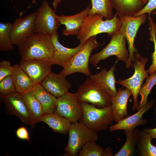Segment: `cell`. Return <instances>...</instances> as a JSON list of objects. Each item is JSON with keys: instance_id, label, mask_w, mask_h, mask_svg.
<instances>
[{"instance_id": "12", "label": "cell", "mask_w": 156, "mask_h": 156, "mask_svg": "<svg viewBox=\"0 0 156 156\" xmlns=\"http://www.w3.org/2000/svg\"><path fill=\"white\" fill-rule=\"evenodd\" d=\"M54 112L66 118L71 123L80 120L83 115V109L76 93L68 92L57 98Z\"/></svg>"}, {"instance_id": "27", "label": "cell", "mask_w": 156, "mask_h": 156, "mask_svg": "<svg viewBox=\"0 0 156 156\" xmlns=\"http://www.w3.org/2000/svg\"><path fill=\"white\" fill-rule=\"evenodd\" d=\"M152 138L148 133L140 131L137 143V151L141 156H156V146L151 142Z\"/></svg>"}, {"instance_id": "33", "label": "cell", "mask_w": 156, "mask_h": 156, "mask_svg": "<svg viewBox=\"0 0 156 156\" xmlns=\"http://www.w3.org/2000/svg\"><path fill=\"white\" fill-rule=\"evenodd\" d=\"M16 92L12 75L4 77L0 81V95H7Z\"/></svg>"}, {"instance_id": "14", "label": "cell", "mask_w": 156, "mask_h": 156, "mask_svg": "<svg viewBox=\"0 0 156 156\" xmlns=\"http://www.w3.org/2000/svg\"><path fill=\"white\" fill-rule=\"evenodd\" d=\"M19 64L35 85L40 84L45 79L52 65L51 61L37 59L21 61Z\"/></svg>"}, {"instance_id": "40", "label": "cell", "mask_w": 156, "mask_h": 156, "mask_svg": "<svg viewBox=\"0 0 156 156\" xmlns=\"http://www.w3.org/2000/svg\"><path fill=\"white\" fill-rule=\"evenodd\" d=\"M148 0H141V2L142 4L144 5L147 2Z\"/></svg>"}, {"instance_id": "34", "label": "cell", "mask_w": 156, "mask_h": 156, "mask_svg": "<svg viewBox=\"0 0 156 156\" xmlns=\"http://www.w3.org/2000/svg\"><path fill=\"white\" fill-rule=\"evenodd\" d=\"M14 69L11 62L8 60H3L0 62V81L6 76L12 75Z\"/></svg>"}, {"instance_id": "42", "label": "cell", "mask_w": 156, "mask_h": 156, "mask_svg": "<svg viewBox=\"0 0 156 156\" xmlns=\"http://www.w3.org/2000/svg\"><path fill=\"white\" fill-rule=\"evenodd\" d=\"M154 112H155V114L156 115V107H155V108L154 109Z\"/></svg>"}, {"instance_id": "29", "label": "cell", "mask_w": 156, "mask_h": 156, "mask_svg": "<svg viewBox=\"0 0 156 156\" xmlns=\"http://www.w3.org/2000/svg\"><path fill=\"white\" fill-rule=\"evenodd\" d=\"M12 23H0V51H8L14 49L10 38Z\"/></svg>"}, {"instance_id": "22", "label": "cell", "mask_w": 156, "mask_h": 156, "mask_svg": "<svg viewBox=\"0 0 156 156\" xmlns=\"http://www.w3.org/2000/svg\"><path fill=\"white\" fill-rule=\"evenodd\" d=\"M46 123L55 132L66 135L71 123L66 118L55 112L45 114L41 121Z\"/></svg>"}, {"instance_id": "37", "label": "cell", "mask_w": 156, "mask_h": 156, "mask_svg": "<svg viewBox=\"0 0 156 156\" xmlns=\"http://www.w3.org/2000/svg\"><path fill=\"white\" fill-rule=\"evenodd\" d=\"M143 130L149 133L153 139H156V127L154 129H144Z\"/></svg>"}, {"instance_id": "30", "label": "cell", "mask_w": 156, "mask_h": 156, "mask_svg": "<svg viewBox=\"0 0 156 156\" xmlns=\"http://www.w3.org/2000/svg\"><path fill=\"white\" fill-rule=\"evenodd\" d=\"M156 84V71L150 74L146 78L145 83L142 86L139 94L141 99L137 110L144 106L147 103V98L152 89Z\"/></svg>"}, {"instance_id": "8", "label": "cell", "mask_w": 156, "mask_h": 156, "mask_svg": "<svg viewBox=\"0 0 156 156\" xmlns=\"http://www.w3.org/2000/svg\"><path fill=\"white\" fill-rule=\"evenodd\" d=\"M111 39L107 45L101 51L90 56L89 63L96 67L99 62L109 57L115 55L117 57L116 62L120 60L125 64L128 60L129 53L126 47L127 40L118 32L111 36Z\"/></svg>"}, {"instance_id": "6", "label": "cell", "mask_w": 156, "mask_h": 156, "mask_svg": "<svg viewBox=\"0 0 156 156\" xmlns=\"http://www.w3.org/2000/svg\"><path fill=\"white\" fill-rule=\"evenodd\" d=\"M75 93L79 103H88L100 108L112 104L111 96L90 77L79 86Z\"/></svg>"}, {"instance_id": "10", "label": "cell", "mask_w": 156, "mask_h": 156, "mask_svg": "<svg viewBox=\"0 0 156 156\" xmlns=\"http://www.w3.org/2000/svg\"><path fill=\"white\" fill-rule=\"evenodd\" d=\"M55 12L47 1H42L36 12L35 33H42L51 36L57 32L60 24Z\"/></svg>"}, {"instance_id": "4", "label": "cell", "mask_w": 156, "mask_h": 156, "mask_svg": "<svg viewBox=\"0 0 156 156\" xmlns=\"http://www.w3.org/2000/svg\"><path fill=\"white\" fill-rule=\"evenodd\" d=\"M100 45L93 36L88 39L72 57L59 73L66 77L75 73H83L87 76L91 74L89 68L92 51Z\"/></svg>"}, {"instance_id": "1", "label": "cell", "mask_w": 156, "mask_h": 156, "mask_svg": "<svg viewBox=\"0 0 156 156\" xmlns=\"http://www.w3.org/2000/svg\"><path fill=\"white\" fill-rule=\"evenodd\" d=\"M18 52L21 61L33 59L51 61L54 47L51 36L44 33H34L19 46Z\"/></svg>"}, {"instance_id": "24", "label": "cell", "mask_w": 156, "mask_h": 156, "mask_svg": "<svg viewBox=\"0 0 156 156\" xmlns=\"http://www.w3.org/2000/svg\"><path fill=\"white\" fill-rule=\"evenodd\" d=\"M13 67L12 75L16 92L22 94L31 91L35 84L20 64H16L13 66Z\"/></svg>"}, {"instance_id": "9", "label": "cell", "mask_w": 156, "mask_h": 156, "mask_svg": "<svg viewBox=\"0 0 156 156\" xmlns=\"http://www.w3.org/2000/svg\"><path fill=\"white\" fill-rule=\"evenodd\" d=\"M117 15L121 23V26L118 33L125 37L128 44L129 57L125 64L126 67L128 68L131 66L134 62V54L137 51L134 46L135 38L140 26L145 22L147 14L136 16L120 14Z\"/></svg>"}, {"instance_id": "20", "label": "cell", "mask_w": 156, "mask_h": 156, "mask_svg": "<svg viewBox=\"0 0 156 156\" xmlns=\"http://www.w3.org/2000/svg\"><path fill=\"white\" fill-rule=\"evenodd\" d=\"M132 94L127 88H119L117 94L112 98V107L114 120L117 123L127 116V105Z\"/></svg>"}, {"instance_id": "26", "label": "cell", "mask_w": 156, "mask_h": 156, "mask_svg": "<svg viewBox=\"0 0 156 156\" xmlns=\"http://www.w3.org/2000/svg\"><path fill=\"white\" fill-rule=\"evenodd\" d=\"M22 95L35 123L40 122L45 114L41 104L36 97L31 91Z\"/></svg>"}, {"instance_id": "18", "label": "cell", "mask_w": 156, "mask_h": 156, "mask_svg": "<svg viewBox=\"0 0 156 156\" xmlns=\"http://www.w3.org/2000/svg\"><path fill=\"white\" fill-rule=\"evenodd\" d=\"M59 36L57 32L51 36L54 47L53 55L51 62L52 65H58L63 67L79 49L83 44L80 43L77 46L74 48H67L63 46L59 41Z\"/></svg>"}, {"instance_id": "28", "label": "cell", "mask_w": 156, "mask_h": 156, "mask_svg": "<svg viewBox=\"0 0 156 156\" xmlns=\"http://www.w3.org/2000/svg\"><path fill=\"white\" fill-rule=\"evenodd\" d=\"M91 8L89 14H99L105 19L112 18L114 15L111 0H91Z\"/></svg>"}, {"instance_id": "17", "label": "cell", "mask_w": 156, "mask_h": 156, "mask_svg": "<svg viewBox=\"0 0 156 156\" xmlns=\"http://www.w3.org/2000/svg\"><path fill=\"white\" fill-rule=\"evenodd\" d=\"M90 6V4L85 9L74 15L57 16L60 24L65 26V28L62 30L64 35H78L84 20L89 14Z\"/></svg>"}, {"instance_id": "16", "label": "cell", "mask_w": 156, "mask_h": 156, "mask_svg": "<svg viewBox=\"0 0 156 156\" xmlns=\"http://www.w3.org/2000/svg\"><path fill=\"white\" fill-rule=\"evenodd\" d=\"M61 74L51 71L40 83L48 92L58 98L68 92L72 85Z\"/></svg>"}, {"instance_id": "25", "label": "cell", "mask_w": 156, "mask_h": 156, "mask_svg": "<svg viewBox=\"0 0 156 156\" xmlns=\"http://www.w3.org/2000/svg\"><path fill=\"white\" fill-rule=\"evenodd\" d=\"M140 130L135 128L130 131H125L126 141L119 151L114 156H134L137 153L136 146L138 140Z\"/></svg>"}, {"instance_id": "41", "label": "cell", "mask_w": 156, "mask_h": 156, "mask_svg": "<svg viewBox=\"0 0 156 156\" xmlns=\"http://www.w3.org/2000/svg\"><path fill=\"white\" fill-rule=\"evenodd\" d=\"M152 13L153 14L156 15V10L153 11Z\"/></svg>"}, {"instance_id": "19", "label": "cell", "mask_w": 156, "mask_h": 156, "mask_svg": "<svg viewBox=\"0 0 156 156\" xmlns=\"http://www.w3.org/2000/svg\"><path fill=\"white\" fill-rule=\"evenodd\" d=\"M116 63L108 70L104 68L99 72L90 76L100 87L107 92L112 98L116 96L118 92L115 86L116 81L114 75Z\"/></svg>"}, {"instance_id": "35", "label": "cell", "mask_w": 156, "mask_h": 156, "mask_svg": "<svg viewBox=\"0 0 156 156\" xmlns=\"http://www.w3.org/2000/svg\"><path fill=\"white\" fill-rule=\"evenodd\" d=\"M147 3L143 8L134 16H138L144 14H148V16L155 10H156V0H148Z\"/></svg>"}, {"instance_id": "15", "label": "cell", "mask_w": 156, "mask_h": 156, "mask_svg": "<svg viewBox=\"0 0 156 156\" xmlns=\"http://www.w3.org/2000/svg\"><path fill=\"white\" fill-rule=\"evenodd\" d=\"M155 100L153 99L147 102L135 114L125 117L115 124L110 126L109 131L112 132L119 130L130 131L138 126L145 125L147 122V120L143 119L142 116L146 112L153 106Z\"/></svg>"}, {"instance_id": "39", "label": "cell", "mask_w": 156, "mask_h": 156, "mask_svg": "<svg viewBox=\"0 0 156 156\" xmlns=\"http://www.w3.org/2000/svg\"><path fill=\"white\" fill-rule=\"evenodd\" d=\"M62 0H53V10L55 11H56L57 8L58 4Z\"/></svg>"}, {"instance_id": "11", "label": "cell", "mask_w": 156, "mask_h": 156, "mask_svg": "<svg viewBox=\"0 0 156 156\" xmlns=\"http://www.w3.org/2000/svg\"><path fill=\"white\" fill-rule=\"evenodd\" d=\"M0 99L9 114L16 116L23 122L34 128L35 124L21 94L16 92L0 95Z\"/></svg>"}, {"instance_id": "32", "label": "cell", "mask_w": 156, "mask_h": 156, "mask_svg": "<svg viewBox=\"0 0 156 156\" xmlns=\"http://www.w3.org/2000/svg\"><path fill=\"white\" fill-rule=\"evenodd\" d=\"M149 22L150 40L154 44V51L152 54V63L146 71L151 74L156 71V24L151 17L148 18Z\"/></svg>"}, {"instance_id": "13", "label": "cell", "mask_w": 156, "mask_h": 156, "mask_svg": "<svg viewBox=\"0 0 156 156\" xmlns=\"http://www.w3.org/2000/svg\"><path fill=\"white\" fill-rule=\"evenodd\" d=\"M36 12L24 17L20 16L12 23L10 38L14 45L19 46L28 37L35 33Z\"/></svg>"}, {"instance_id": "2", "label": "cell", "mask_w": 156, "mask_h": 156, "mask_svg": "<svg viewBox=\"0 0 156 156\" xmlns=\"http://www.w3.org/2000/svg\"><path fill=\"white\" fill-rule=\"evenodd\" d=\"M104 17L99 14H89L84 20L77 38L80 43L84 44L88 39L102 33H107L109 36L118 32L121 23L116 13L113 18L104 21Z\"/></svg>"}, {"instance_id": "21", "label": "cell", "mask_w": 156, "mask_h": 156, "mask_svg": "<svg viewBox=\"0 0 156 156\" xmlns=\"http://www.w3.org/2000/svg\"><path fill=\"white\" fill-rule=\"evenodd\" d=\"M31 91L40 103L45 114L54 112L57 98L48 92L40 84L35 85Z\"/></svg>"}, {"instance_id": "3", "label": "cell", "mask_w": 156, "mask_h": 156, "mask_svg": "<svg viewBox=\"0 0 156 156\" xmlns=\"http://www.w3.org/2000/svg\"><path fill=\"white\" fill-rule=\"evenodd\" d=\"M80 103L83 109L80 122L92 130L105 131L114 120L111 105L100 108L88 103Z\"/></svg>"}, {"instance_id": "23", "label": "cell", "mask_w": 156, "mask_h": 156, "mask_svg": "<svg viewBox=\"0 0 156 156\" xmlns=\"http://www.w3.org/2000/svg\"><path fill=\"white\" fill-rule=\"evenodd\" d=\"M117 14L134 16L144 7L141 0H111Z\"/></svg>"}, {"instance_id": "36", "label": "cell", "mask_w": 156, "mask_h": 156, "mask_svg": "<svg viewBox=\"0 0 156 156\" xmlns=\"http://www.w3.org/2000/svg\"><path fill=\"white\" fill-rule=\"evenodd\" d=\"M16 133L19 139L27 140L31 143L29 132L25 127L22 126L19 127L16 131Z\"/></svg>"}, {"instance_id": "7", "label": "cell", "mask_w": 156, "mask_h": 156, "mask_svg": "<svg viewBox=\"0 0 156 156\" xmlns=\"http://www.w3.org/2000/svg\"><path fill=\"white\" fill-rule=\"evenodd\" d=\"M134 62L131 66L134 67V73L130 77L122 80L119 79L116 83L128 89L131 92L133 100L132 109H138L139 104L137 98L144 80L148 76L145 70V65L148 61L147 58L142 57L137 51L134 54Z\"/></svg>"}, {"instance_id": "31", "label": "cell", "mask_w": 156, "mask_h": 156, "mask_svg": "<svg viewBox=\"0 0 156 156\" xmlns=\"http://www.w3.org/2000/svg\"><path fill=\"white\" fill-rule=\"evenodd\" d=\"M96 142L90 141L85 144L79 151L77 156H105V151Z\"/></svg>"}, {"instance_id": "38", "label": "cell", "mask_w": 156, "mask_h": 156, "mask_svg": "<svg viewBox=\"0 0 156 156\" xmlns=\"http://www.w3.org/2000/svg\"><path fill=\"white\" fill-rule=\"evenodd\" d=\"M105 156H112L113 154L112 152V148L108 147L105 148Z\"/></svg>"}, {"instance_id": "5", "label": "cell", "mask_w": 156, "mask_h": 156, "mask_svg": "<svg viewBox=\"0 0 156 156\" xmlns=\"http://www.w3.org/2000/svg\"><path fill=\"white\" fill-rule=\"evenodd\" d=\"M68 133V142L64 148L65 153L64 156H77L79 151L85 144L98 140L97 132L80 121L71 124Z\"/></svg>"}]
</instances>
